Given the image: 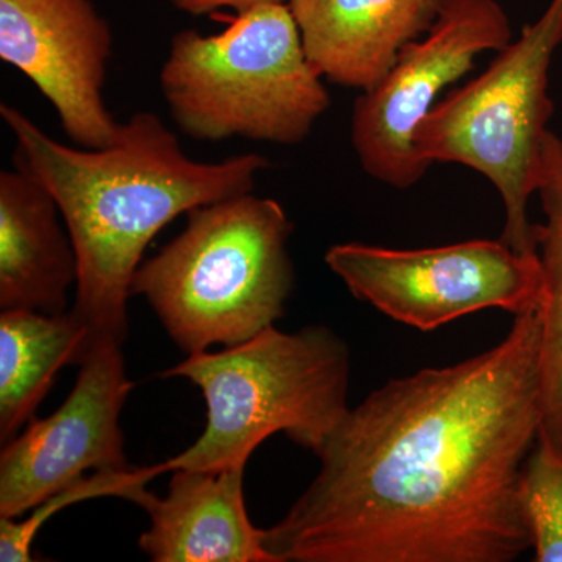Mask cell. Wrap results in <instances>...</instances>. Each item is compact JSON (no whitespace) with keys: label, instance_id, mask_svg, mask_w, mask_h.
Returning <instances> with one entry per match:
<instances>
[{"label":"cell","instance_id":"9c48e42d","mask_svg":"<svg viewBox=\"0 0 562 562\" xmlns=\"http://www.w3.org/2000/svg\"><path fill=\"white\" fill-rule=\"evenodd\" d=\"M133 390L122 344L94 341L57 412L29 422L0 453V517L18 519L85 476L128 471L121 413Z\"/></svg>","mask_w":562,"mask_h":562},{"label":"cell","instance_id":"5b68a950","mask_svg":"<svg viewBox=\"0 0 562 562\" xmlns=\"http://www.w3.org/2000/svg\"><path fill=\"white\" fill-rule=\"evenodd\" d=\"M160 85L179 131L205 143L295 146L330 106L286 2L239 11L217 35L177 33Z\"/></svg>","mask_w":562,"mask_h":562},{"label":"cell","instance_id":"ba28073f","mask_svg":"<svg viewBox=\"0 0 562 562\" xmlns=\"http://www.w3.org/2000/svg\"><path fill=\"white\" fill-rule=\"evenodd\" d=\"M512 41V21L497 0H441L428 32L355 102L351 144L364 172L397 190L419 183L430 168L414 146L422 121L480 55Z\"/></svg>","mask_w":562,"mask_h":562},{"label":"cell","instance_id":"5bb4252c","mask_svg":"<svg viewBox=\"0 0 562 562\" xmlns=\"http://www.w3.org/2000/svg\"><path fill=\"white\" fill-rule=\"evenodd\" d=\"M92 331L76 310L61 314L0 313V441L7 443L35 417L65 366L81 364Z\"/></svg>","mask_w":562,"mask_h":562},{"label":"cell","instance_id":"6da1fadb","mask_svg":"<svg viewBox=\"0 0 562 562\" xmlns=\"http://www.w3.org/2000/svg\"><path fill=\"white\" fill-rule=\"evenodd\" d=\"M543 417L541 319L492 349L391 380L347 409L308 490L265 530L277 562H513Z\"/></svg>","mask_w":562,"mask_h":562},{"label":"cell","instance_id":"7c38bea8","mask_svg":"<svg viewBox=\"0 0 562 562\" xmlns=\"http://www.w3.org/2000/svg\"><path fill=\"white\" fill-rule=\"evenodd\" d=\"M322 79L361 92L428 32L441 0H284Z\"/></svg>","mask_w":562,"mask_h":562},{"label":"cell","instance_id":"9a60e30c","mask_svg":"<svg viewBox=\"0 0 562 562\" xmlns=\"http://www.w3.org/2000/svg\"><path fill=\"white\" fill-rule=\"evenodd\" d=\"M543 211L536 224L543 288L541 375L543 417L539 441L562 450V139L550 132L543 144L538 192Z\"/></svg>","mask_w":562,"mask_h":562},{"label":"cell","instance_id":"8992f818","mask_svg":"<svg viewBox=\"0 0 562 562\" xmlns=\"http://www.w3.org/2000/svg\"><path fill=\"white\" fill-rule=\"evenodd\" d=\"M561 43L562 0H552L479 77L439 99L414 136L425 165L454 162L494 184L505 209L501 239L525 255H538L528 203L541 177L553 114L549 70Z\"/></svg>","mask_w":562,"mask_h":562},{"label":"cell","instance_id":"30bf717a","mask_svg":"<svg viewBox=\"0 0 562 562\" xmlns=\"http://www.w3.org/2000/svg\"><path fill=\"white\" fill-rule=\"evenodd\" d=\"M113 33L91 0H0V58L50 102L68 138L109 147L121 122L103 99Z\"/></svg>","mask_w":562,"mask_h":562},{"label":"cell","instance_id":"277c9868","mask_svg":"<svg viewBox=\"0 0 562 562\" xmlns=\"http://www.w3.org/2000/svg\"><path fill=\"white\" fill-rule=\"evenodd\" d=\"M161 376L190 380L206 405L202 435L162 462L166 472L247 465L277 432L316 453L350 408L349 347L324 325L294 333L272 325L238 346L188 355Z\"/></svg>","mask_w":562,"mask_h":562},{"label":"cell","instance_id":"8fae6325","mask_svg":"<svg viewBox=\"0 0 562 562\" xmlns=\"http://www.w3.org/2000/svg\"><path fill=\"white\" fill-rule=\"evenodd\" d=\"M246 465L224 471H173L168 494L136 501L149 514L138 546L155 562H277L244 498Z\"/></svg>","mask_w":562,"mask_h":562},{"label":"cell","instance_id":"3957f363","mask_svg":"<svg viewBox=\"0 0 562 562\" xmlns=\"http://www.w3.org/2000/svg\"><path fill=\"white\" fill-rule=\"evenodd\" d=\"M187 227L140 262L132 295L157 314L187 355L249 341L284 316L294 288L292 222L254 192L198 206Z\"/></svg>","mask_w":562,"mask_h":562},{"label":"cell","instance_id":"4fadbf2b","mask_svg":"<svg viewBox=\"0 0 562 562\" xmlns=\"http://www.w3.org/2000/svg\"><path fill=\"white\" fill-rule=\"evenodd\" d=\"M54 195L27 172L0 173V310L68 312L76 247Z\"/></svg>","mask_w":562,"mask_h":562},{"label":"cell","instance_id":"e0dca14e","mask_svg":"<svg viewBox=\"0 0 562 562\" xmlns=\"http://www.w3.org/2000/svg\"><path fill=\"white\" fill-rule=\"evenodd\" d=\"M536 562H562V450L536 442L520 479Z\"/></svg>","mask_w":562,"mask_h":562},{"label":"cell","instance_id":"2e32d148","mask_svg":"<svg viewBox=\"0 0 562 562\" xmlns=\"http://www.w3.org/2000/svg\"><path fill=\"white\" fill-rule=\"evenodd\" d=\"M161 473H166L162 462L151 468L94 472L91 475L81 476L65 490L52 495L32 509V516L25 520L0 517V561H33L32 546L41 527L66 506L101 497H121L136 503L147 491V483Z\"/></svg>","mask_w":562,"mask_h":562},{"label":"cell","instance_id":"7a4b0ae2","mask_svg":"<svg viewBox=\"0 0 562 562\" xmlns=\"http://www.w3.org/2000/svg\"><path fill=\"white\" fill-rule=\"evenodd\" d=\"M0 116L16 143L14 165L47 188L68 227L79 260L74 310L90 325L92 341L124 344L133 277L169 222L254 192L269 168L257 154L192 160L150 111L122 122L116 139L103 149L65 146L7 103Z\"/></svg>","mask_w":562,"mask_h":562},{"label":"cell","instance_id":"ac0fdd59","mask_svg":"<svg viewBox=\"0 0 562 562\" xmlns=\"http://www.w3.org/2000/svg\"><path fill=\"white\" fill-rule=\"evenodd\" d=\"M176 9L192 14V16H203V14L216 13L221 10H232L235 13L251 9L255 5L269 2H284V0H169Z\"/></svg>","mask_w":562,"mask_h":562},{"label":"cell","instance_id":"52a82bcc","mask_svg":"<svg viewBox=\"0 0 562 562\" xmlns=\"http://www.w3.org/2000/svg\"><path fill=\"white\" fill-rule=\"evenodd\" d=\"M325 262L358 301L420 331L482 310L519 316L541 305L539 255L519 254L502 239L409 250L336 244Z\"/></svg>","mask_w":562,"mask_h":562}]
</instances>
